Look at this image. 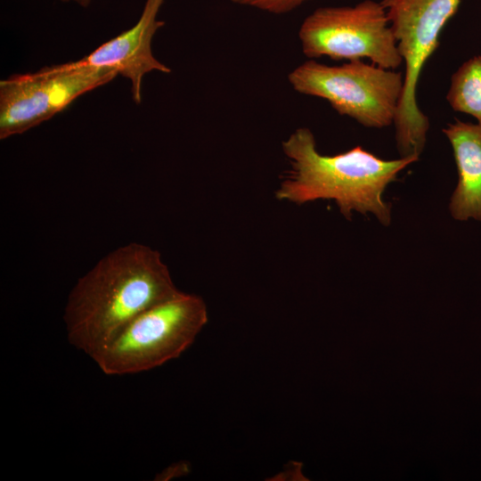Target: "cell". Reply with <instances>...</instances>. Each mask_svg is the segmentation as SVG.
<instances>
[{
    "mask_svg": "<svg viewBox=\"0 0 481 481\" xmlns=\"http://www.w3.org/2000/svg\"><path fill=\"white\" fill-rule=\"evenodd\" d=\"M188 470V467L185 464H175V466L169 467L168 469H165L161 474L158 475L156 477H159L157 479L159 480H167L170 477H175L176 473L179 472L181 475H183L185 471Z\"/></svg>",
    "mask_w": 481,
    "mask_h": 481,
    "instance_id": "12",
    "label": "cell"
},
{
    "mask_svg": "<svg viewBox=\"0 0 481 481\" xmlns=\"http://www.w3.org/2000/svg\"><path fill=\"white\" fill-rule=\"evenodd\" d=\"M65 3H75L82 7H87L92 0H60Z\"/></svg>",
    "mask_w": 481,
    "mask_h": 481,
    "instance_id": "13",
    "label": "cell"
},
{
    "mask_svg": "<svg viewBox=\"0 0 481 481\" xmlns=\"http://www.w3.org/2000/svg\"><path fill=\"white\" fill-rule=\"evenodd\" d=\"M461 0H397L387 10L391 29L405 65L404 88L395 119L401 157L422 152L429 127L416 100L422 69L439 44V35Z\"/></svg>",
    "mask_w": 481,
    "mask_h": 481,
    "instance_id": "5",
    "label": "cell"
},
{
    "mask_svg": "<svg viewBox=\"0 0 481 481\" xmlns=\"http://www.w3.org/2000/svg\"><path fill=\"white\" fill-rule=\"evenodd\" d=\"M118 76L74 61L16 74L0 81V139L27 132L62 111L84 94Z\"/></svg>",
    "mask_w": 481,
    "mask_h": 481,
    "instance_id": "7",
    "label": "cell"
},
{
    "mask_svg": "<svg viewBox=\"0 0 481 481\" xmlns=\"http://www.w3.org/2000/svg\"><path fill=\"white\" fill-rule=\"evenodd\" d=\"M231 2L266 12L281 14L293 11L311 0H230Z\"/></svg>",
    "mask_w": 481,
    "mask_h": 481,
    "instance_id": "11",
    "label": "cell"
},
{
    "mask_svg": "<svg viewBox=\"0 0 481 481\" xmlns=\"http://www.w3.org/2000/svg\"><path fill=\"white\" fill-rule=\"evenodd\" d=\"M397 0H382L381 1V4H383V6L387 9L388 7H390L394 3H395Z\"/></svg>",
    "mask_w": 481,
    "mask_h": 481,
    "instance_id": "14",
    "label": "cell"
},
{
    "mask_svg": "<svg viewBox=\"0 0 481 481\" xmlns=\"http://www.w3.org/2000/svg\"><path fill=\"white\" fill-rule=\"evenodd\" d=\"M165 0H146L136 23L117 37L103 43L83 58L75 61L79 66L115 70L129 80L134 102H142V82L151 71L170 73L169 67L159 61L151 50V42L164 26L158 15Z\"/></svg>",
    "mask_w": 481,
    "mask_h": 481,
    "instance_id": "8",
    "label": "cell"
},
{
    "mask_svg": "<svg viewBox=\"0 0 481 481\" xmlns=\"http://www.w3.org/2000/svg\"><path fill=\"white\" fill-rule=\"evenodd\" d=\"M443 133L452 145L458 171L450 213L458 221L481 222V125L455 120Z\"/></svg>",
    "mask_w": 481,
    "mask_h": 481,
    "instance_id": "9",
    "label": "cell"
},
{
    "mask_svg": "<svg viewBox=\"0 0 481 481\" xmlns=\"http://www.w3.org/2000/svg\"><path fill=\"white\" fill-rule=\"evenodd\" d=\"M291 87L322 98L340 115L367 127L394 124L404 88V75L363 60L329 66L309 60L288 75Z\"/></svg>",
    "mask_w": 481,
    "mask_h": 481,
    "instance_id": "4",
    "label": "cell"
},
{
    "mask_svg": "<svg viewBox=\"0 0 481 481\" xmlns=\"http://www.w3.org/2000/svg\"><path fill=\"white\" fill-rule=\"evenodd\" d=\"M298 37L303 53L310 59H368L387 69L403 63L381 2L364 0L354 6L318 8L303 20Z\"/></svg>",
    "mask_w": 481,
    "mask_h": 481,
    "instance_id": "6",
    "label": "cell"
},
{
    "mask_svg": "<svg viewBox=\"0 0 481 481\" xmlns=\"http://www.w3.org/2000/svg\"><path fill=\"white\" fill-rule=\"evenodd\" d=\"M446 100L454 111L481 125V55L469 58L452 74Z\"/></svg>",
    "mask_w": 481,
    "mask_h": 481,
    "instance_id": "10",
    "label": "cell"
},
{
    "mask_svg": "<svg viewBox=\"0 0 481 481\" xmlns=\"http://www.w3.org/2000/svg\"><path fill=\"white\" fill-rule=\"evenodd\" d=\"M207 322L203 298L182 292L133 319L93 360L110 376L149 371L178 358Z\"/></svg>",
    "mask_w": 481,
    "mask_h": 481,
    "instance_id": "3",
    "label": "cell"
},
{
    "mask_svg": "<svg viewBox=\"0 0 481 481\" xmlns=\"http://www.w3.org/2000/svg\"><path fill=\"white\" fill-rule=\"evenodd\" d=\"M282 151L291 169L276 191L278 200L297 204L333 200L346 219H351L354 210L371 213L386 226L391 221V207L383 200V193L403 169L419 159V156L410 155L387 160L361 146L323 155L307 127L290 134L282 142Z\"/></svg>",
    "mask_w": 481,
    "mask_h": 481,
    "instance_id": "2",
    "label": "cell"
},
{
    "mask_svg": "<svg viewBox=\"0 0 481 481\" xmlns=\"http://www.w3.org/2000/svg\"><path fill=\"white\" fill-rule=\"evenodd\" d=\"M182 292L158 250L140 242L122 245L70 290L63 315L68 340L93 359L133 319Z\"/></svg>",
    "mask_w": 481,
    "mask_h": 481,
    "instance_id": "1",
    "label": "cell"
}]
</instances>
